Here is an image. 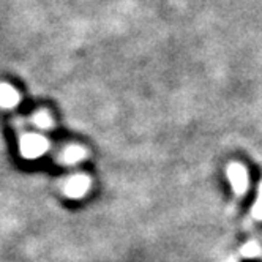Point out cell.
I'll list each match as a JSON object with an SVG mask.
<instances>
[{"label":"cell","instance_id":"cell-1","mask_svg":"<svg viewBox=\"0 0 262 262\" xmlns=\"http://www.w3.org/2000/svg\"><path fill=\"white\" fill-rule=\"evenodd\" d=\"M48 147H49V144H48L46 138H43L40 135H26L21 139L19 150L24 158L33 160V158H38L43 154H46Z\"/></svg>","mask_w":262,"mask_h":262},{"label":"cell","instance_id":"cell-2","mask_svg":"<svg viewBox=\"0 0 262 262\" xmlns=\"http://www.w3.org/2000/svg\"><path fill=\"white\" fill-rule=\"evenodd\" d=\"M228 179L232 185V190L235 194H245L248 188V172L245 169V166H242L238 163H231L228 166Z\"/></svg>","mask_w":262,"mask_h":262},{"label":"cell","instance_id":"cell-3","mask_svg":"<svg viewBox=\"0 0 262 262\" xmlns=\"http://www.w3.org/2000/svg\"><path fill=\"white\" fill-rule=\"evenodd\" d=\"M89 188H90V179L84 174H76L71 179H68L65 185V193L68 198L79 199L87 194Z\"/></svg>","mask_w":262,"mask_h":262},{"label":"cell","instance_id":"cell-4","mask_svg":"<svg viewBox=\"0 0 262 262\" xmlns=\"http://www.w3.org/2000/svg\"><path fill=\"white\" fill-rule=\"evenodd\" d=\"M19 103V93L8 84H0V106L2 107H14Z\"/></svg>","mask_w":262,"mask_h":262},{"label":"cell","instance_id":"cell-5","mask_svg":"<svg viewBox=\"0 0 262 262\" xmlns=\"http://www.w3.org/2000/svg\"><path fill=\"white\" fill-rule=\"evenodd\" d=\"M85 155L87 154H85V150H84L82 147H79V145H71V147L67 148L65 154H63V161L67 164H76L81 160H84Z\"/></svg>","mask_w":262,"mask_h":262},{"label":"cell","instance_id":"cell-6","mask_svg":"<svg viewBox=\"0 0 262 262\" xmlns=\"http://www.w3.org/2000/svg\"><path fill=\"white\" fill-rule=\"evenodd\" d=\"M33 120H35V125L36 126L43 128V129L52 126V119L49 117V114H46V112H38V114L33 117Z\"/></svg>","mask_w":262,"mask_h":262},{"label":"cell","instance_id":"cell-7","mask_svg":"<svg viewBox=\"0 0 262 262\" xmlns=\"http://www.w3.org/2000/svg\"><path fill=\"white\" fill-rule=\"evenodd\" d=\"M253 216L256 220H260L262 221V182L259 185V191H257V198H256V202L253 205Z\"/></svg>","mask_w":262,"mask_h":262},{"label":"cell","instance_id":"cell-8","mask_svg":"<svg viewBox=\"0 0 262 262\" xmlns=\"http://www.w3.org/2000/svg\"><path fill=\"white\" fill-rule=\"evenodd\" d=\"M242 253H243V256L253 257V256H257L260 253V248H259V245H257L256 242H250L248 245H245V247L242 248Z\"/></svg>","mask_w":262,"mask_h":262}]
</instances>
